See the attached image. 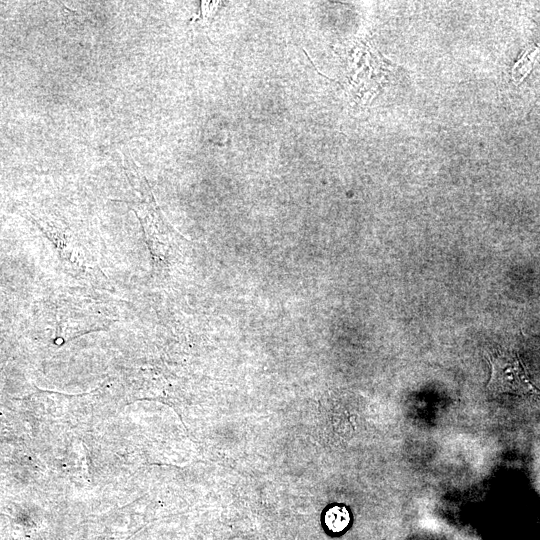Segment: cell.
<instances>
[{
	"mask_svg": "<svg viewBox=\"0 0 540 540\" xmlns=\"http://www.w3.org/2000/svg\"><path fill=\"white\" fill-rule=\"evenodd\" d=\"M491 377L487 388L494 393H511L516 395L535 392L521 359L511 353L495 352L489 357Z\"/></svg>",
	"mask_w": 540,
	"mask_h": 540,
	"instance_id": "obj_1",
	"label": "cell"
},
{
	"mask_svg": "<svg viewBox=\"0 0 540 540\" xmlns=\"http://www.w3.org/2000/svg\"><path fill=\"white\" fill-rule=\"evenodd\" d=\"M350 522V515L346 508L334 506L325 514V524L327 528L334 532H342Z\"/></svg>",
	"mask_w": 540,
	"mask_h": 540,
	"instance_id": "obj_2",
	"label": "cell"
}]
</instances>
